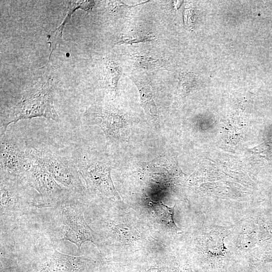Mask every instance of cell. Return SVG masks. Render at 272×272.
Returning <instances> with one entry per match:
<instances>
[{
    "label": "cell",
    "instance_id": "1",
    "mask_svg": "<svg viewBox=\"0 0 272 272\" xmlns=\"http://www.w3.org/2000/svg\"><path fill=\"white\" fill-rule=\"evenodd\" d=\"M43 117L60 121L53 105V88L50 78L41 79L29 87L21 100L1 114V135L11 123L22 119Z\"/></svg>",
    "mask_w": 272,
    "mask_h": 272
},
{
    "label": "cell",
    "instance_id": "2",
    "mask_svg": "<svg viewBox=\"0 0 272 272\" xmlns=\"http://www.w3.org/2000/svg\"><path fill=\"white\" fill-rule=\"evenodd\" d=\"M31 153L34 160L44 167L58 184L78 194L84 191V186L74 161L50 151L33 148H31Z\"/></svg>",
    "mask_w": 272,
    "mask_h": 272
},
{
    "label": "cell",
    "instance_id": "3",
    "mask_svg": "<svg viewBox=\"0 0 272 272\" xmlns=\"http://www.w3.org/2000/svg\"><path fill=\"white\" fill-rule=\"evenodd\" d=\"M34 162L30 148L9 131L1 135V172L23 178Z\"/></svg>",
    "mask_w": 272,
    "mask_h": 272
},
{
    "label": "cell",
    "instance_id": "4",
    "mask_svg": "<svg viewBox=\"0 0 272 272\" xmlns=\"http://www.w3.org/2000/svg\"><path fill=\"white\" fill-rule=\"evenodd\" d=\"M74 162L87 187L113 200H120L111 177V167L106 163L87 155L77 156Z\"/></svg>",
    "mask_w": 272,
    "mask_h": 272
},
{
    "label": "cell",
    "instance_id": "5",
    "mask_svg": "<svg viewBox=\"0 0 272 272\" xmlns=\"http://www.w3.org/2000/svg\"><path fill=\"white\" fill-rule=\"evenodd\" d=\"M23 178L40 195L43 205H54L64 201L67 193L71 192L58 184L46 169L34 162Z\"/></svg>",
    "mask_w": 272,
    "mask_h": 272
},
{
    "label": "cell",
    "instance_id": "6",
    "mask_svg": "<svg viewBox=\"0 0 272 272\" xmlns=\"http://www.w3.org/2000/svg\"><path fill=\"white\" fill-rule=\"evenodd\" d=\"M63 232L62 240L75 244L78 249L87 241L97 245L98 238L95 232L86 223L83 212L74 204L62 208Z\"/></svg>",
    "mask_w": 272,
    "mask_h": 272
},
{
    "label": "cell",
    "instance_id": "7",
    "mask_svg": "<svg viewBox=\"0 0 272 272\" xmlns=\"http://www.w3.org/2000/svg\"><path fill=\"white\" fill-rule=\"evenodd\" d=\"M85 116L91 124L99 126L107 140L113 142L118 139L126 121L122 115L107 106H94L88 109Z\"/></svg>",
    "mask_w": 272,
    "mask_h": 272
},
{
    "label": "cell",
    "instance_id": "8",
    "mask_svg": "<svg viewBox=\"0 0 272 272\" xmlns=\"http://www.w3.org/2000/svg\"><path fill=\"white\" fill-rule=\"evenodd\" d=\"M86 261L83 257L70 255L54 250L43 263L39 272H80Z\"/></svg>",
    "mask_w": 272,
    "mask_h": 272
},
{
    "label": "cell",
    "instance_id": "9",
    "mask_svg": "<svg viewBox=\"0 0 272 272\" xmlns=\"http://www.w3.org/2000/svg\"><path fill=\"white\" fill-rule=\"evenodd\" d=\"M94 5V2L91 1H69L67 14L63 22L54 31L51 32L48 35V43L50 44L51 48L49 58H50L52 52L56 49L57 46L62 44L63 30L65 24L70 19L74 12L79 9L88 12L92 9Z\"/></svg>",
    "mask_w": 272,
    "mask_h": 272
},
{
    "label": "cell",
    "instance_id": "10",
    "mask_svg": "<svg viewBox=\"0 0 272 272\" xmlns=\"http://www.w3.org/2000/svg\"><path fill=\"white\" fill-rule=\"evenodd\" d=\"M1 172V212L14 208L19 199V192L16 180Z\"/></svg>",
    "mask_w": 272,
    "mask_h": 272
},
{
    "label": "cell",
    "instance_id": "11",
    "mask_svg": "<svg viewBox=\"0 0 272 272\" xmlns=\"http://www.w3.org/2000/svg\"><path fill=\"white\" fill-rule=\"evenodd\" d=\"M152 207L159 224L173 232L178 233L181 231L174 220L175 206L170 207L162 202H152Z\"/></svg>",
    "mask_w": 272,
    "mask_h": 272
},
{
    "label": "cell",
    "instance_id": "12",
    "mask_svg": "<svg viewBox=\"0 0 272 272\" xmlns=\"http://www.w3.org/2000/svg\"><path fill=\"white\" fill-rule=\"evenodd\" d=\"M137 86L140 97L141 104L147 114L153 120H158V111L153 92L150 86L132 78Z\"/></svg>",
    "mask_w": 272,
    "mask_h": 272
},
{
    "label": "cell",
    "instance_id": "13",
    "mask_svg": "<svg viewBox=\"0 0 272 272\" xmlns=\"http://www.w3.org/2000/svg\"><path fill=\"white\" fill-rule=\"evenodd\" d=\"M121 74L120 65L112 60L105 62L104 82L107 90L116 95L118 80Z\"/></svg>",
    "mask_w": 272,
    "mask_h": 272
},
{
    "label": "cell",
    "instance_id": "14",
    "mask_svg": "<svg viewBox=\"0 0 272 272\" xmlns=\"http://www.w3.org/2000/svg\"><path fill=\"white\" fill-rule=\"evenodd\" d=\"M155 39V36L149 32L132 31L121 35L115 44H133L152 41Z\"/></svg>",
    "mask_w": 272,
    "mask_h": 272
},
{
    "label": "cell",
    "instance_id": "15",
    "mask_svg": "<svg viewBox=\"0 0 272 272\" xmlns=\"http://www.w3.org/2000/svg\"><path fill=\"white\" fill-rule=\"evenodd\" d=\"M134 58L137 64L144 69H165L167 66L166 61L160 57L140 54L135 55Z\"/></svg>",
    "mask_w": 272,
    "mask_h": 272
},
{
    "label": "cell",
    "instance_id": "16",
    "mask_svg": "<svg viewBox=\"0 0 272 272\" xmlns=\"http://www.w3.org/2000/svg\"><path fill=\"white\" fill-rule=\"evenodd\" d=\"M113 230L119 236L124 238L132 239L137 237L136 231L126 225H116L113 228Z\"/></svg>",
    "mask_w": 272,
    "mask_h": 272
},
{
    "label": "cell",
    "instance_id": "17",
    "mask_svg": "<svg viewBox=\"0 0 272 272\" xmlns=\"http://www.w3.org/2000/svg\"><path fill=\"white\" fill-rule=\"evenodd\" d=\"M148 1H147L145 3H140L139 4H137L136 5H126L125 3H123L121 1H110L108 5L109 6V9L110 11L114 13H118L120 11H123V10H126L129 9L133 7L137 6L139 5L145 4L146 2H148Z\"/></svg>",
    "mask_w": 272,
    "mask_h": 272
},
{
    "label": "cell",
    "instance_id": "18",
    "mask_svg": "<svg viewBox=\"0 0 272 272\" xmlns=\"http://www.w3.org/2000/svg\"><path fill=\"white\" fill-rule=\"evenodd\" d=\"M194 13L189 8L185 9L183 12L184 24L188 28H191L194 23Z\"/></svg>",
    "mask_w": 272,
    "mask_h": 272
},
{
    "label": "cell",
    "instance_id": "19",
    "mask_svg": "<svg viewBox=\"0 0 272 272\" xmlns=\"http://www.w3.org/2000/svg\"><path fill=\"white\" fill-rule=\"evenodd\" d=\"M146 272H161L160 270L156 268H152L149 269Z\"/></svg>",
    "mask_w": 272,
    "mask_h": 272
}]
</instances>
